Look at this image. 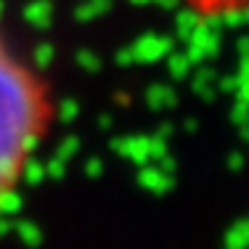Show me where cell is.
<instances>
[{"label":"cell","mask_w":249,"mask_h":249,"mask_svg":"<svg viewBox=\"0 0 249 249\" xmlns=\"http://www.w3.org/2000/svg\"><path fill=\"white\" fill-rule=\"evenodd\" d=\"M188 8V14L201 21L212 19H228V16L244 14L249 8V0H178Z\"/></svg>","instance_id":"obj_2"},{"label":"cell","mask_w":249,"mask_h":249,"mask_svg":"<svg viewBox=\"0 0 249 249\" xmlns=\"http://www.w3.org/2000/svg\"><path fill=\"white\" fill-rule=\"evenodd\" d=\"M56 122L48 77L0 27V212L21 191Z\"/></svg>","instance_id":"obj_1"}]
</instances>
